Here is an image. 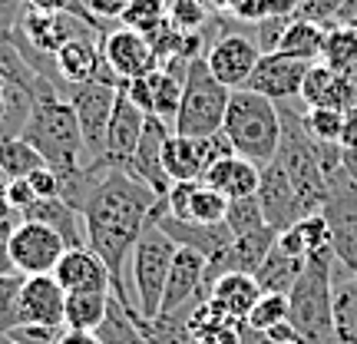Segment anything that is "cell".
<instances>
[{"label":"cell","mask_w":357,"mask_h":344,"mask_svg":"<svg viewBox=\"0 0 357 344\" xmlns=\"http://www.w3.org/2000/svg\"><path fill=\"white\" fill-rule=\"evenodd\" d=\"M109 294L113 292H70L66 294V328L77 331H96L106 318L109 308Z\"/></svg>","instance_id":"obj_31"},{"label":"cell","mask_w":357,"mask_h":344,"mask_svg":"<svg viewBox=\"0 0 357 344\" xmlns=\"http://www.w3.org/2000/svg\"><path fill=\"white\" fill-rule=\"evenodd\" d=\"M169 3H176V0H169Z\"/></svg>","instance_id":"obj_60"},{"label":"cell","mask_w":357,"mask_h":344,"mask_svg":"<svg viewBox=\"0 0 357 344\" xmlns=\"http://www.w3.org/2000/svg\"><path fill=\"white\" fill-rule=\"evenodd\" d=\"M7 195H10V205L17 216H24L26 209H33V202L40 199L37 189L30 186V179H7Z\"/></svg>","instance_id":"obj_45"},{"label":"cell","mask_w":357,"mask_h":344,"mask_svg":"<svg viewBox=\"0 0 357 344\" xmlns=\"http://www.w3.org/2000/svg\"><path fill=\"white\" fill-rule=\"evenodd\" d=\"M258 60H261V50H258L255 40L245 37V33H229V30L218 33L205 50V63L212 70V77L218 83H225L229 89L248 87Z\"/></svg>","instance_id":"obj_11"},{"label":"cell","mask_w":357,"mask_h":344,"mask_svg":"<svg viewBox=\"0 0 357 344\" xmlns=\"http://www.w3.org/2000/svg\"><path fill=\"white\" fill-rule=\"evenodd\" d=\"M324 43H328V27L305 20V17H294L278 43V53H288L294 60L318 63V60H324Z\"/></svg>","instance_id":"obj_27"},{"label":"cell","mask_w":357,"mask_h":344,"mask_svg":"<svg viewBox=\"0 0 357 344\" xmlns=\"http://www.w3.org/2000/svg\"><path fill=\"white\" fill-rule=\"evenodd\" d=\"M222 133L229 136L231 149L255 166H268L281 142V110L255 89H231Z\"/></svg>","instance_id":"obj_4"},{"label":"cell","mask_w":357,"mask_h":344,"mask_svg":"<svg viewBox=\"0 0 357 344\" xmlns=\"http://www.w3.org/2000/svg\"><path fill=\"white\" fill-rule=\"evenodd\" d=\"M169 133H172L169 123H162L159 116H149V119H146V129H142L139 146H136L132 159L126 163L129 172L139 179L142 186H149L159 199H166V192L172 189V179H169L166 163H162V149H166Z\"/></svg>","instance_id":"obj_18"},{"label":"cell","mask_w":357,"mask_h":344,"mask_svg":"<svg viewBox=\"0 0 357 344\" xmlns=\"http://www.w3.org/2000/svg\"><path fill=\"white\" fill-rule=\"evenodd\" d=\"M30 10L40 13H66V10H77V13H89L83 0H26Z\"/></svg>","instance_id":"obj_49"},{"label":"cell","mask_w":357,"mask_h":344,"mask_svg":"<svg viewBox=\"0 0 357 344\" xmlns=\"http://www.w3.org/2000/svg\"><path fill=\"white\" fill-rule=\"evenodd\" d=\"M294 17H265V20H258V37H255V43H258V50L261 53H275L278 50V43H281V37H284V30H288V24H291Z\"/></svg>","instance_id":"obj_42"},{"label":"cell","mask_w":357,"mask_h":344,"mask_svg":"<svg viewBox=\"0 0 357 344\" xmlns=\"http://www.w3.org/2000/svg\"><path fill=\"white\" fill-rule=\"evenodd\" d=\"M334 248H321L305 258V271L288 292V321L305 344H341L334 331Z\"/></svg>","instance_id":"obj_2"},{"label":"cell","mask_w":357,"mask_h":344,"mask_svg":"<svg viewBox=\"0 0 357 344\" xmlns=\"http://www.w3.org/2000/svg\"><path fill=\"white\" fill-rule=\"evenodd\" d=\"M281 110V142L275 163L284 169V176L291 179L298 199L305 205L307 216L321 212V205L328 199V172L321 163V142L307 136L301 113L291 106H278Z\"/></svg>","instance_id":"obj_5"},{"label":"cell","mask_w":357,"mask_h":344,"mask_svg":"<svg viewBox=\"0 0 357 344\" xmlns=\"http://www.w3.org/2000/svg\"><path fill=\"white\" fill-rule=\"evenodd\" d=\"M301 271H305V258H294L288 252H281L278 242H275V248L268 252V258L255 271V281L261 285L265 294H288Z\"/></svg>","instance_id":"obj_29"},{"label":"cell","mask_w":357,"mask_h":344,"mask_svg":"<svg viewBox=\"0 0 357 344\" xmlns=\"http://www.w3.org/2000/svg\"><path fill=\"white\" fill-rule=\"evenodd\" d=\"M229 13L235 20L258 24V20H265V0H229Z\"/></svg>","instance_id":"obj_48"},{"label":"cell","mask_w":357,"mask_h":344,"mask_svg":"<svg viewBox=\"0 0 357 344\" xmlns=\"http://www.w3.org/2000/svg\"><path fill=\"white\" fill-rule=\"evenodd\" d=\"M301 0H265V17H298Z\"/></svg>","instance_id":"obj_51"},{"label":"cell","mask_w":357,"mask_h":344,"mask_svg":"<svg viewBox=\"0 0 357 344\" xmlns=\"http://www.w3.org/2000/svg\"><path fill=\"white\" fill-rule=\"evenodd\" d=\"M129 308H136V305H126L123 298L109 294L106 318H102V324L96 328L100 344H149V338L142 334V328L136 324V318H132Z\"/></svg>","instance_id":"obj_30"},{"label":"cell","mask_w":357,"mask_h":344,"mask_svg":"<svg viewBox=\"0 0 357 344\" xmlns=\"http://www.w3.org/2000/svg\"><path fill=\"white\" fill-rule=\"evenodd\" d=\"M20 218H30V222H40V225L53 229L66 242V248H86L83 218H79L77 209H70L63 199H37L33 209H26Z\"/></svg>","instance_id":"obj_26"},{"label":"cell","mask_w":357,"mask_h":344,"mask_svg":"<svg viewBox=\"0 0 357 344\" xmlns=\"http://www.w3.org/2000/svg\"><path fill=\"white\" fill-rule=\"evenodd\" d=\"M331 27H347V30H357V0H344V7L337 10Z\"/></svg>","instance_id":"obj_53"},{"label":"cell","mask_w":357,"mask_h":344,"mask_svg":"<svg viewBox=\"0 0 357 344\" xmlns=\"http://www.w3.org/2000/svg\"><path fill=\"white\" fill-rule=\"evenodd\" d=\"M66 252V242L53 229L20 218L13 225L10 235V258L17 275H53V268L60 265V258Z\"/></svg>","instance_id":"obj_10"},{"label":"cell","mask_w":357,"mask_h":344,"mask_svg":"<svg viewBox=\"0 0 357 344\" xmlns=\"http://www.w3.org/2000/svg\"><path fill=\"white\" fill-rule=\"evenodd\" d=\"M307 136L318 142H337L341 146V129H344V113L331 110V106H307L301 113Z\"/></svg>","instance_id":"obj_35"},{"label":"cell","mask_w":357,"mask_h":344,"mask_svg":"<svg viewBox=\"0 0 357 344\" xmlns=\"http://www.w3.org/2000/svg\"><path fill=\"white\" fill-rule=\"evenodd\" d=\"M225 225L229 232L238 239V235H248V232H258L265 229V212L258 205V195H248V199H231L229 202V212H225Z\"/></svg>","instance_id":"obj_37"},{"label":"cell","mask_w":357,"mask_h":344,"mask_svg":"<svg viewBox=\"0 0 357 344\" xmlns=\"http://www.w3.org/2000/svg\"><path fill=\"white\" fill-rule=\"evenodd\" d=\"M176 252L178 245L155 225V209H153L139 242L132 248V258H129L132 285H136V308H139L142 318H159V305H162V292H166Z\"/></svg>","instance_id":"obj_7"},{"label":"cell","mask_w":357,"mask_h":344,"mask_svg":"<svg viewBox=\"0 0 357 344\" xmlns=\"http://www.w3.org/2000/svg\"><path fill=\"white\" fill-rule=\"evenodd\" d=\"M341 149H357V106L344 113V129H341Z\"/></svg>","instance_id":"obj_52"},{"label":"cell","mask_w":357,"mask_h":344,"mask_svg":"<svg viewBox=\"0 0 357 344\" xmlns=\"http://www.w3.org/2000/svg\"><path fill=\"white\" fill-rule=\"evenodd\" d=\"M301 100L307 106H331V110L347 113V110L357 106V83H351L337 70H331L324 60H318L307 70L305 87H301Z\"/></svg>","instance_id":"obj_22"},{"label":"cell","mask_w":357,"mask_h":344,"mask_svg":"<svg viewBox=\"0 0 357 344\" xmlns=\"http://www.w3.org/2000/svg\"><path fill=\"white\" fill-rule=\"evenodd\" d=\"M324 63L337 70L341 77L357 83V30L347 27H328V43H324Z\"/></svg>","instance_id":"obj_33"},{"label":"cell","mask_w":357,"mask_h":344,"mask_svg":"<svg viewBox=\"0 0 357 344\" xmlns=\"http://www.w3.org/2000/svg\"><path fill=\"white\" fill-rule=\"evenodd\" d=\"M205 182L218 189L225 199H248V195H258V182H261V166H255L252 159L245 156H225L218 159L215 166L205 172Z\"/></svg>","instance_id":"obj_24"},{"label":"cell","mask_w":357,"mask_h":344,"mask_svg":"<svg viewBox=\"0 0 357 344\" xmlns=\"http://www.w3.org/2000/svg\"><path fill=\"white\" fill-rule=\"evenodd\" d=\"M242 344H278V341H271L265 331H255V328L242 324Z\"/></svg>","instance_id":"obj_56"},{"label":"cell","mask_w":357,"mask_h":344,"mask_svg":"<svg viewBox=\"0 0 357 344\" xmlns=\"http://www.w3.org/2000/svg\"><path fill=\"white\" fill-rule=\"evenodd\" d=\"M281 321H288V294H261L258 305L252 308V315L245 318V324L255 331H268Z\"/></svg>","instance_id":"obj_38"},{"label":"cell","mask_w":357,"mask_h":344,"mask_svg":"<svg viewBox=\"0 0 357 344\" xmlns=\"http://www.w3.org/2000/svg\"><path fill=\"white\" fill-rule=\"evenodd\" d=\"M43 166H47L43 156L24 136H0V176L3 179H26Z\"/></svg>","instance_id":"obj_32"},{"label":"cell","mask_w":357,"mask_h":344,"mask_svg":"<svg viewBox=\"0 0 357 344\" xmlns=\"http://www.w3.org/2000/svg\"><path fill=\"white\" fill-rule=\"evenodd\" d=\"M13 218V205H10V195H7V179L0 176V222Z\"/></svg>","instance_id":"obj_55"},{"label":"cell","mask_w":357,"mask_h":344,"mask_svg":"<svg viewBox=\"0 0 357 344\" xmlns=\"http://www.w3.org/2000/svg\"><path fill=\"white\" fill-rule=\"evenodd\" d=\"M56 344H100L96 331H77V328H63L60 341Z\"/></svg>","instance_id":"obj_54"},{"label":"cell","mask_w":357,"mask_h":344,"mask_svg":"<svg viewBox=\"0 0 357 344\" xmlns=\"http://www.w3.org/2000/svg\"><path fill=\"white\" fill-rule=\"evenodd\" d=\"M26 179H30V186L37 189L40 199H60V179H56V172H53L50 166L37 169L33 176H26Z\"/></svg>","instance_id":"obj_47"},{"label":"cell","mask_w":357,"mask_h":344,"mask_svg":"<svg viewBox=\"0 0 357 344\" xmlns=\"http://www.w3.org/2000/svg\"><path fill=\"white\" fill-rule=\"evenodd\" d=\"M146 119H149V116L142 113L136 103H129V96L119 89L113 119H109V129H106V156H102L106 166L126 169V163L132 159V153H136V146H139V140H142Z\"/></svg>","instance_id":"obj_20"},{"label":"cell","mask_w":357,"mask_h":344,"mask_svg":"<svg viewBox=\"0 0 357 344\" xmlns=\"http://www.w3.org/2000/svg\"><path fill=\"white\" fill-rule=\"evenodd\" d=\"M261 285L255 281V275H248V271H229V275H222V278L212 281V292H208V301L218 305L229 318L242 321L252 315V308L258 305V298H261Z\"/></svg>","instance_id":"obj_23"},{"label":"cell","mask_w":357,"mask_h":344,"mask_svg":"<svg viewBox=\"0 0 357 344\" xmlns=\"http://www.w3.org/2000/svg\"><path fill=\"white\" fill-rule=\"evenodd\" d=\"M119 20L123 27H132L139 33H153L155 27L169 20V0H129Z\"/></svg>","instance_id":"obj_36"},{"label":"cell","mask_w":357,"mask_h":344,"mask_svg":"<svg viewBox=\"0 0 357 344\" xmlns=\"http://www.w3.org/2000/svg\"><path fill=\"white\" fill-rule=\"evenodd\" d=\"M258 205L265 212V222L275 232L291 229L294 222H301L307 216L298 192H294L291 179L284 176V169L271 159L268 166H261V182H258Z\"/></svg>","instance_id":"obj_16"},{"label":"cell","mask_w":357,"mask_h":344,"mask_svg":"<svg viewBox=\"0 0 357 344\" xmlns=\"http://www.w3.org/2000/svg\"><path fill=\"white\" fill-rule=\"evenodd\" d=\"M155 202H159V195L149 186H142L129 169L109 166L79 212L86 248L102 258V265L109 268V278H113V294L129 305H132V298L126 294L123 265L132 258V248L139 242Z\"/></svg>","instance_id":"obj_1"},{"label":"cell","mask_w":357,"mask_h":344,"mask_svg":"<svg viewBox=\"0 0 357 344\" xmlns=\"http://www.w3.org/2000/svg\"><path fill=\"white\" fill-rule=\"evenodd\" d=\"M229 100H231V89L212 77L205 57H195L189 63L185 83H182V103H178L172 133H178V136H212V133H222Z\"/></svg>","instance_id":"obj_6"},{"label":"cell","mask_w":357,"mask_h":344,"mask_svg":"<svg viewBox=\"0 0 357 344\" xmlns=\"http://www.w3.org/2000/svg\"><path fill=\"white\" fill-rule=\"evenodd\" d=\"M102 57L106 63L113 66V73L119 80H136V77H149L155 73L162 60L153 50V43L146 33L132 30V27H116L102 37Z\"/></svg>","instance_id":"obj_12"},{"label":"cell","mask_w":357,"mask_h":344,"mask_svg":"<svg viewBox=\"0 0 357 344\" xmlns=\"http://www.w3.org/2000/svg\"><path fill=\"white\" fill-rule=\"evenodd\" d=\"M202 7L208 13H222V10H229V0H202Z\"/></svg>","instance_id":"obj_58"},{"label":"cell","mask_w":357,"mask_h":344,"mask_svg":"<svg viewBox=\"0 0 357 344\" xmlns=\"http://www.w3.org/2000/svg\"><path fill=\"white\" fill-rule=\"evenodd\" d=\"M321 216L331 229L337 268H344V275H357V186L344 166L328 176V199L321 205Z\"/></svg>","instance_id":"obj_8"},{"label":"cell","mask_w":357,"mask_h":344,"mask_svg":"<svg viewBox=\"0 0 357 344\" xmlns=\"http://www.w3.org/2000/svg\"><path fill=\"white\" fill-rule=\"evenodd\" d=\"M60 334L63 328H53V324H17L7 338H13L17 344H56Z\"/></svg>","instance_id":"obj_43"},{"label":"cell","mask_w":357,"mask_h":344,"mask_svg":"<svg viewBox=\"0 0 357 344\" xmlns=\"http://www.w3.org/2000/svg\"><path fill=\"white\" fill-rule=\"evenodd\" d=\"M208 17H215V13L205 10L202 0H176V3H169V24L176 30H182V33L202 30V24Z\"/></svg>","instance_id":"obj_40"},{"label":"cell","mask_w":357,"mask_h":344,"mask_svg":"<svg viewBox=\"0 0 357 344\" xmlns=\"http://www.w3.org/2000/svg\"><path fill=\"white\" fill-rule=\"evenodd\" d=\"M63 96L70 100V106H73V113L79 119V133H83V142H86L89 163H102V156H106V129H109V119H113L119 87L89 80V83L66 87Z\"/></svg>","instance_id":"obj_9"},{"label":"cell","mask_w":357,"mask_h":344,"mask_svg":"<svg viewBox=\"0 0 357 344\" xmlns=\"http://www.w3.org/2000/svg\"><path fill=\"white\" fill-rule=\"evenodd\" d=\"M311 63L307 60H294L288 53H261V60H258L255 73L248 80V87L245 89H255L261 96L275 103H288L294 96H301V87H305V77Z\"/></svg>","instance_id":"obj_15"},{"label":"cell","mask_w":357,"mask_h":344,"mask_svg":"<svg viewBox=\"0 0 357 344\" xmlns=\"http://www.w3.org/2000/svg\"><path fill=\"white\" fill-rule=\"evenodd\" d=\"M13 218L0 222V275H13V258H10V235H13Z\"/></svg>","instance_id":"obj_50"},{"label":"cell","mask_w":357,"mask_h":344,"mask_svg":"<svg viewBox=\"0 0 357 344\" xmlns=\"http://www.w3.org/2000/svg\"><path fill=\"white\" fill-rule=\"evenodd\" d=\"M17 311H20V324H53V328H66V292L53 275H26L20 281V294H17Z\"/></svg>","instance_id":"obj_17"},{"label":"cell","mask_w":357,"mask_h":344,"mask_svg":"<svg viewBox=\"0 0 357 344\" xmlns=\"http://www.w3.org/2000/svg\"><path fill=\"white\" fill-rule=\"evenodd\" d=\"M182 83L185 80L176 77V73H169V70H155L153 73V89H155V96H153V116H159L162 123H176V113H178V103H182Z\"/></svg>","instance_id":"obj_34"},{"label":"cell","mask_w":357,"mask_h":344,"mask_svg":"<svg viewBox=\"0 0 357 344\" xmlns=\"http://www.w3.org/2000/svg\"><path fill=\"white\" fill-rule=\"evenodd\" d=\"M155 225L166 232L178 248H195V252H202L208 262H215L231 245V239H235L225 222H218V225H199V222H185V218L169 216L162 199L155 202Z\"/></svg>","instance_id":"obj_19"},{"label":"cell","mask_w":357,"mask_h":344,"mask_svg":"<svg viewBox=\"0 0 357 344\" xmlns=\"http://www.w3.org/2000/svg\"><path fill=\"white\" fill-rule=\"evenodd\" d=\"M344 169H347V176L354 179V186H357V149H344Z\"/></svg>","instance_id":"obj_57"},{"label":"cell","mask_w":357,"mask_h":344,"mask_svg":"<svg viewBox=\"0 0 357 344\" xmlns=\"http://www.w3.org/2000/svg\"><path fill=\"white\" fill-rule=\"evenodd\" d=\"M53 278L60 281V288L70 292H113L109 268L102 265V258L89 248H66L60 265L53 268Z\"/></svg>","instance_id":"obj_21"},{"label":"cell","mask_w":357,"mask_h":344,"mask_svg":"<svg viewBox=\"0 0 357 344\" xmlns=\"http://www.w3.org/2000/svg\"><path fill=\"white\" fill-rule=\"evenodd\" d=\"M20 275H0V338L10 334L20 324V311H17V294H20Z\"/></svg>","instance_id":"obj_39"},{"label":"cell","mask_w":357,"mask_h":344,"mask_svg":"<svg viewBox=\"0 0 357 344\" xmlns=\"http://www.w3.org/2000/svg\"><path fill=\"white\" fill-rule=\"evenodd\" d=\"M162 163L172 182H189V179H205V163H202V149L195 136H178L169 133L166 149H162Z\"/></svg>","instance_id":"obj_28"},{"label":"cell","mask_w":357,"mask_h":344,"mask_svg":"<svg viewBox=\"0 0 357 344\" xmlns=\"http://www.w3.org/2000/svg\"><path fill=\"white\" fill-rule=\"evenodd\" d=\"M166 212L185 222H199V225H218L225 222L229 212V199L218 189H212L205 179H189V182H172L166 192Z\"/></svg>","instance_id":"obj_14"},{"label":"cell","mask_w":357,"mask_h":344,"mask_svg":"<svg viewBox=\"0 0 357 344\" xmlns=\"http://www.w3.org/2000/svg\"><path fill=\"white\" fill-rule=\"evenodd\" d=\"M294 229L301 232V239H305V245H307V255H314L321 248H331V229H328V222H324L321 212L294 222Z\"/></svg>","instance_id":"obj_41"},{"label":"cell","mask_w":357,"mask_h":344,"mask_svg":"<svg viewBox=\"0 0 357 344\" xmlns=\"http://www.w3.org/2000/svg\"><path fill=\"white\" fill-rule=\"evenodd\" d=\"M20 136L43 156V163L56 176L89 166V159H83L89 153L86 142H83V133H79V119L66 96H47V100L33 103Z\"/></svg>","instance_id":"obj_3"},{"label":"cell","mask_w":357,"mask_h":344,"mask_svg":"<svg viewBox=\"0 0 357 344\" xmlns=\"http://www.w3.org/2000/svg\"><path fill=\"white\" fill-rule=\"evenodd\" d=\"M341 7H344V0H301V7H298V17H305V20H314V24H321V27H331Z\"/></svg>","instance_id":"obj_44"},{"label":"cell","mask_w":357,"mask_h":344,"mask_svg":"<svg viewBox=\"0 0 357 344\" xmlns=\"http://www.w3.org/2000/svg\"><path fill=\"white\" fill-rule=\"evenodd\" d=\"M205 275H208V258L195 248H178L176 258H172V271H169L166 292H162V305H159V318H169V315H178L182 308H195L199 305V292H212L205 285Z\"/></svg>","instance_id":"obj_13"},{"label":"cell","mask_w":357,"mask_h":344,"mask_svg":"<svg viewBox=\"0 0 357 344\" xmlns=\"http://www.w3.org/2000/svg\"><path fill=\"white\" fill-rule=\"evenodd\" d=\"M0 344H17V341H13V338H7V334H3V338H0Z\"/></svg>","instance_id":"obj_59"},{"label":"cell","mask_w":357,"mask_h":344,"mask_svg":"<svg viewBox=\"0 0 357 344\" xmlns=\"http://www.w3.org/2000/svg\"><path fill=\"white\" fill-rule=\"evenodd\" d=\"M26 13V0H0V37H10Z\"/></svg>","instance_id":"obj_46"},{"label":"cell","mask_w":357,"mask_h":344,"mask_svg":"<svg viewBox=\"0 0 357 344\" xmlns=\"http://www.w3.org/2000/svg\"><path fill=\"white\" fill-rule=\"evenodd\" d=\"M185 331L199 344H242V321L229 318L208 298L185 315Z\"/></svg>","instance_id":"obj_25"}]
</instances>
